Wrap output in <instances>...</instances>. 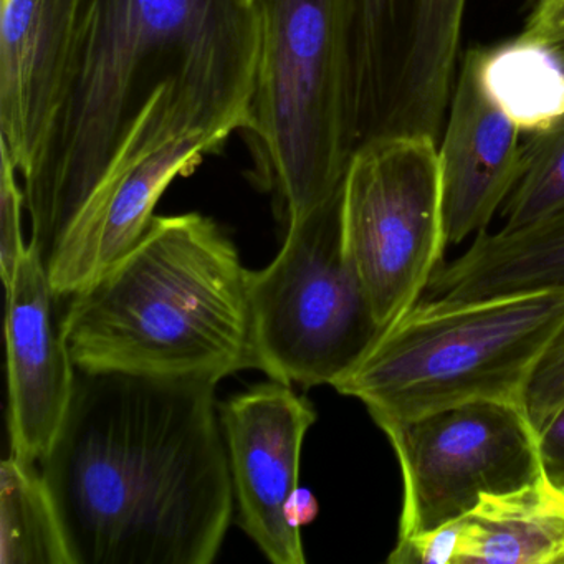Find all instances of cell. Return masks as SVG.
Masks as SVG:
<instances>
[{"label": "cell", "mask_w": 564, "mask_h": 564, "mask_svg": "<svg viewBox=\"0 0 564 564\" xmlns=\"http://www.w3.org/2000/svg\"><path fill=\"white\" fill-rule=\"evenodd\" d=\"M216 382L78 371L41 471L74 564H210L236 498Z\"/></svg>", "instance_id": "obj_1"}, {"label": "cell", "mask_w": 564, "mask_h": 564, "mask_svg": "<svg viewBox=\"0 0 564 564\" xmlns=\"http://www.w3.org/2000/svg\"><path fill=\"white\" fill-rule=\"evenodd\" d=\"M259 52L256 0H80L64 110L41 173L22 186L42 259L164 82H184L246 131Z\"/></svg>", "instance_id": "obj_2"}, {"label": "cell", "mask_w": 564, "mask_h": 564, "mask_svg": "<svg viewBox=\"0 0 564 564\" xmlns=\"http://www.w3.org/2000/svg\"><path fill=\"white\" fill-rule=\"evenodd\" d=\"M78 371L219 382L257 369L249 270L203 214L154 216L140 240L68 296Z\"/></svg>", "instance_id": "obj_3"}, {"label": "cell", "mask_w": 564, "mask_h": 564, "mask_svg": "<svg viewBox=\"0 0 564 564\" xmlns=\"http://www.w3.org/2000/svg\"><path fill=\"white\" fill-rule=\"evenodd\" d=\"M564 325V285L470 302L421 300L335 386L384 431L470 402L523 409L531 375Z\"/></svg>", "instance_id": "obj_4"}, {"label": "cell", "mask_w": 564, "mask_h": 564, "mask_svg": "<svg viewBox=\"0 0 564 564\" xmlns=\"http://www.w3.org/2000/svg\"><path fill=\"white\" fill-rule=\"evenodd\" d=\"M250 121L259 174L286 224L335 199L358 148L356 0H256Z\"/></svg>", "instance_id": "obj_5"}, {"label": "cell", "mask_w": 564, "mask_h": 564, "mask_svg": "<svg viewBox=\"0 0 564 564\" xmlns=\"http://www.w3.org/2000/svg\"><path fill=\"white\" fill-rule=\"evenodd\" d=\"M257 369L299 388H335L369 351L376 323L341 239V191L289 224L262 270H249Z\"/></svg>", "instance_id": "obj_6"}, {"label": "cell", "mask_w": 564, "mask_h": 564, "mask_svg": "<svg viewBox=\"0 0 564 564\" xmlns=\"http://www.w3.org/2000/svg\"><path fill=\"white\" fill-rule=\"evenodd\" d=\"M236 131L184 82L160 85L48 259L55 295L68 299L123 257L147 232L173 181L194 173Z\"/></svg>", "instance_id": "obj_7"}, {"label": "cell", "mask_w": 564, "mask_h": 564, "mask_svg": "<svg viewBox=\"0 0 564 564\" xmlns=\"http://www.w3.org/2000/svg\"><path fill=\"white\" fill-rule=\"evenodd\" d=\"M341 239L384 332L421 302L444 263L437 141L382 134L356 148L341 186Z\"/></svg>", "instance_id": "obj_8"}, {"label": "cell", "mask_w": 564, "mask_h": 564, "mask_svg": "<svg viewBox=\"0 0 564 564\" xmlns=\"http://www.w3.org/2000/svg\"><path fill=\"white\" fill-rule=\"evenodd\" d=\"M402 475L398 541L470 513L485 495L543 475L538 434L523 409L470 402L386 427Z\"/></svg>", "instance_id": "obj_9"}, {"label": "cell", "mask_w": 564, "mask_h": 564, "mask_svg": "<svg viewBox=\"0 0 564 564\" xmlns=\"http://www.w3.org/2000/svg\"><path fill=\"white\" fill-rule=\"evenodd\" d=\"M219 415L240 528L273 564H305L292 508L315 408L270 379L219 404Z\"/></svg>", "instance_id": "obj_10"}, {"label": "cell", "mask_w": 564, "mask_h": 564, "mask_svg": "<svg viewBox=\"0 0 564 564\" xmlns=\"http://www.w3.org/2000/svg\"><path fill=\"white\" fill-rule=\"evenodd\" d=\"M80 0H2L0 151L22 186L44 166L67 98Z\"/></svg>", "instance_id": "obj_11"}, {"label": "cell", "mask_w": 564, "mask_h": 564, "mask_svg": "<svg viewBox=\"0 0 564 564\" xmlns=\"http://www.w3.org/2000/svg\"><path fill=\"white\" fill-rule=\"evenodd\" d=\"M9 437L12 455L41 464L67 417L77 382L47 265L29 242L6 285Z\"/></svg>", "instance_id": "obj_12"}, {"label": "cell", "mask_w": 564, "mask_h": 564, "mask_svg": "<svg viewBox=\"0 0 564 564\" xmlns=\"http://www.w3.org/2000/svg\"><path fill=\"white\" fill-rule=\"evenodd\" d=\"M521 134L488 97L477 52L468 51L458 65L438 140L447 247L487 230L507 203L523 171Z\"/></svg>", "instance_id": "obj_13"}, {"label": "cell", "mask_w": 564, "mask_h": 564, "mask_svg": "<svg viewBox=\"0 0 564 564\" xmlns=\"http://www.w3.org/2000/svg\"><path fill=\"white\" fill-rule=\"evenodd\" d=\"M556 285H564V209L527 229L477 234L470 249L435 270L422 300L470 302Z\"/></svg>", "instance_id": "obj_14"}, {"label": "cell", "mask_w": 564, "mask_h": 564, "mask_svg": "<svg viewBox=\"0 0 564 564\" xmlns=\"http://www.w3.org/2000/svg\"><path fill=\"white\" fill-rule=\"evenodd\" d=\"M458 527L455 564H564V491L544 475L485 495Z\"/></svg>", "instance_id": "obj_15"}, {"label": "cell", "mask_w": 564, "mask_h": 564, "mask_svg": "<svg viewBox=\"0 0 564 564\" xmlns=\"http://www.w3.org/2000/svg\"><path fill=\"white\" fill-rule=\"evenodd\" d=\"M481 85L494 104L528 137L564 118V57L550 45L518 35L475 48Z\"/></svg>", "instance_id": "obj_16"}, {"label": "cell", "mask_w": 564, "mask_h": 564, "mask_svg": "<svg viewBox=\"0 0 564 564\" xmlns=\"http://www.w3.org/2000/svg\"><path fill=\"white\" fill-rule=\"evenodd\" d=\"M0 563L74 564L44 475L12 454L0 467Z\"/></svg>", "instance_id": "obj_17"}, {"label": "cell", "mask_w": 564, "mask_h": 564, "mask_svg": "<svg viewBox=\"0 0 564 564\" xmlns=\"http://www.w3.org/2000/svg\"><path fill=\"white\" fill-rule=\"evenodd\" d=\"M564 209V118L546 133L528 138L517 186L501 207L503 232L527 229Z\"/></svg>", "instance_id": "obj_18"}, {"label": "cell", "mask_w": 564, "mask_h": 564, "mask_svg": "<svg viewBox=\"0 0 564 564\" xmlns=\"http://www.w3.org/2000/svg\"><path fill=\"white\" fill-rule=\"evenodd\" d=\"M564 405V325L541 356L528 382L523 411L536 434Z\"/></svg>", "instance_id": "obj_19"}, {"label": "cell", "mask_w": 564, "mask_h": 564, "mask_svg": "<svg viewBox=\"0 0 564 564\" xmlns=\"http://www.w3.org/2000/svg\"><path fill=\"white\" fill-rule=\"evenodd\" d=\"M25 207L24 187L14 164L0 151V270L4 286L11 282L22 257L28 252L22 232V210Z\"/></svg>", "instance_id": "obj_20"}, {"label": "cell", "mask_w": 564, "mask_h": 564, "mask_svg": "<svg viewBox=\"0 0 564 564\" xmlns=\"http://www.w3.org/2000/svg\"><path fill=\"white\" fill-rule=\"evenodd\" d=\"M531 11L521 37L541 42L564 57V0H530Z\"/></svg>", "instance_id": "obj_21"}, {"label": "cell", "mask_w": 564, "mask_h": 564, "mask_svg": "<svg viewBox=\"0 0 564 564\" xmlns=\"http://www.w3.org/2000/svg\"><path fill=\"white\" fill-rule=\"evenodd\" d=\"M543 475L564 491V405L538 434Z\"/></svg>", "instance_id": "obj_22"}]
</instances>
